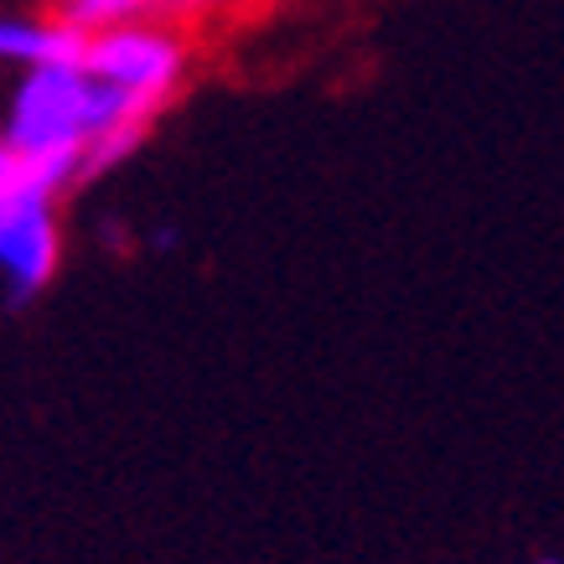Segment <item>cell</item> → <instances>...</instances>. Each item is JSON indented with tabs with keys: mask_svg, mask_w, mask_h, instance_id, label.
Segmentation results:
<instances>
[{
	"mask_svg": "<svg viewBox=\"0 0 564 564\" xmlns=\"http://www.w3.org/2000/svg\"><path fill=\"white\" fill-rule=\"evenodd\" d=\"M182 68H187V47L176 42L172 32L161 26H115V32H99L94 47H88V73L104 78V84L124 88L130 99H145L155 109H166L182 84Z\"/></svg>",
	"mask_w": 564,
	"mask_h": 564,
	"instance_id": "6da1fadb",
	"label": "cell"
},
{
	"mask_svg": "<svg viewBox=\"0 0 564 564\" xmlns=\"http://www.w3.org/2000/svg\"><path fill=\"white\" fill-rule=\"evenodd\" d=\"M63 259V234L52 218V203L42 197H21V203H0V270L11 285V301H32Z\"/></svg>",
	"mask_w": 564,
	"mask_h": 564,
	"instance_id": "7a4b0ae2",
	"label": "cell"
},
{
	"mask_svg": "<svg viewBox=\"0 0 564 564\" xmlns=\"http://www.w3.org/2000/svg\"><path fill=\"white\" fill-rule=\"evenodd\" d=\"M88 47L94 32L73 26V21H6L0 26V57L26 63V68H78L88 73Z\"/></svg>",
	"mask_w": 564,
	"mask_h": 564,
	"instance_id": "3957f363",
	"label": "cell"
},
{
	"mask_svg": "<svg viewBox=\"0 0 564 564\" xmlns=\"http://www.w3.org/2000/svg\"><path fill=\"white\" fill-rule=\"evenodd\" d=\"M57 17L99 36V32H115V26H135L145 17H161V0H63Z\"/></svg>",
	"mask_w": 564,
	"mask_h": 564,
	"instance_id": "277c9868",
	"label": "cell"
},
{
	"mask_svg": "<svg viewBox=\"0 0 564 564\" xmlns=\"http://www.w3.org/2000/svg\"><path fill=\"white\" fill-rule=\"evenodd\" d=\"M155 120H120L109 124V130H99V135L88 140V155H84V187L94 182V176H109L120 161H130V155L145 145V135H151Z\"/></svg>",
	"mask_w": 564,
	"mask_h": 564,
	"instance_id": "5b68a950",
	"label": "cell"
},
{
	"mask_svg": "<svg viewBox=\"0 0 564 564\" xmlns=\"http://www.w3.org/2000/svg\"><path fill=\"white\" fill-rule=\"evenodd\" d=\"M533 564H560V560H533Z\"/></svg>",
	"mask_w": 564,
	"mask_h": 564,
	"instance_id": "8992f818",
	"label": "cell"
},
{
	"mask_svg": "<svg viewBox=\"0 0 564 564\" xmlns=\"http://www.w3.org/2000/svg\"><path fill=\"white\" fill-rule=\"evenodd\" d=\"M207 6H218V0H207Z\"/></svg>",
	"mask_w": 564,
	"mask_h": 564,
	"instance_id": "52a82bcc",
	"label": "cell"
}]
</instances>
